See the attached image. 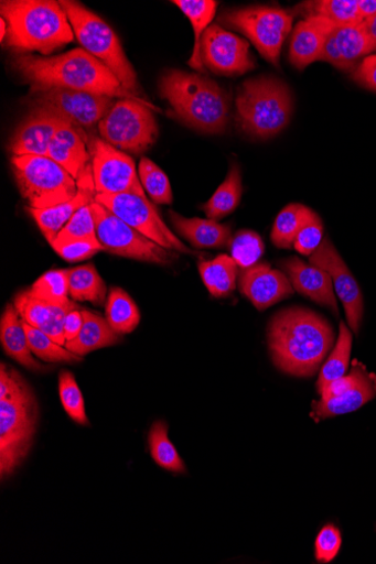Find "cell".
<instances>
[{"label": "cell", "mask_w": 376, "mask_h": 564, "mask_svg": "<svg viewBox=\"0 0 376 564\" xmlns=\"http://www.w3.org/2000/svg\"><path fill=\"white\" fill-rule=\"evenodd\" d=\"M172 3L184 13L194 30V46L189 66L204 75L206 69L201 57V42L205 31L216 17L218 2H213V0H173Z\"/></svg>", "instance_id": "28"}, {"label": "cell", "mask_w": 376, "mask_h": 564, "mask_svg": "<svg viewBox=\"0 0 376 564\" xmlns=\"http://www.w3.org/2000/svg\"><path fill=\"white\" fill-rule=\"evenodd\" d=\"M23 322V321H22ZM32 352L46 364H78L83 357L52 340L39 328L23 322Z\"/></svg>", "instance_id": "36"}, {"label": "cell", "mask_w": 376, "mask_h": 564, "mask_svg": "<svg viewBox=\"0 0 376 564\" xmlns=\"http://www.w3.org/2000/svg\"><path fill=\"white\" fill-rule=\"evenodd\" d=\"M31 94L34 96L33 107L61 115L80 131L98 127L117 100L110 96L61 87L31 90Z\"/></svg>", "instance_id": "13"}, {"label": "cell", "mask_w": 376, "mask_h": 564, "mask_svg": "<svg viewBox=\"0 0 376 564\" xmlns=\"http://www.w3.org/2000/svg\"><path fill=\"white\" fill-rule=\"evenodd\" d=\"M336 28L330 20L310 15L299 22L293 31L290 44V63L297 69H304L320 62L329 35Z\"/></svg>", "instance_id": "21"}, {"label": "cell", "mask_w": 376, "mask_h": 564, "mask_svg": "<svg viewBox=\"0 0 376 564\" xmlns=\"http://www.w3.org/2000/svg\"><path fill=\"white\" fill-rule=\"evenodd\" d=\"M88 139L86 131L66 123L53 137L47 158L63 166L78 182L92 169Z\"/></svg>", "instance_id": "22"}, {"label": "cell", "mask_w": 376, "mask_h": 564, "mask_svg": "<svg viewBox=\"0 0 376 564\" xmlns=\"http://www.w3.org/2000/svg\"><path fill=\"white\" fill-rule=\"evenodd\" d=\"M84 325L83 312L75 310L71 312L64 325L65 337L67 341L74 340L80 333Z\"/></svg>", "instance_id": "48"}, {"label": "cell", "mask_w": 376, "mask_h": 564, "mask_svg": "<svg viewBox=\"0 0 376 564\" xmlns=\"http://www.w3.org/2000/svg\"><path fill=\"white\" fill-rule=\"evenodd\" d=\"M324 240V225L320 217L314 213L299 231L293 248L303 256H310L318 249Z\"/></svg>", "instance_id": "45"}, {"label": "cell", "mask_w": 376, "mask_h": 564, "mask_svg": "<svg viewBox=\"0 0 376 564\" xmlns=\"http://www.w3.org/2000/svg\"><path fill=\"white\" fill-rule=\"evenodd\" d=\"M105 313L107 323L121 336L135 332L141 319L136 302L120 288L111 289Z\"/></svg>", "instance_id": "31"}, {"label": "cell", "mask_w": 376, "mask_h": 564, "mask_svg": "<svg viewBox=\"0 0 376 564\" xmlns=\"http://www.w3.org/2000/svg\"><path fill=\"white\" fill-rule=\"evenodd\" d=\"M84 325L79 335L65 347L72 352L85 356L94 350L117 345L121 335L117 334L103 317L88 311H82Z\"/></svg>", "instance_id": "26"}, {"label": "cell", "mask_w": 376, "mask_h": 564, "mask_svg": "<svg viewBox=\"0 0 376 564\" xmlns=\"http://www.w3.org/2000/svg\"><path fill=\"white\" fill-rule=\"evenodd\" d=\"M29 291L33 296L49 302L69 300V270H56L43 274Z\"/></svg>", "instance_id": "42"}, {"label": "cell", "mask_w": 376, "mask_h": 564, "mask_svg": "<svg viewBox=\"0 0 376 564\" xmlns=\"http://www.w3.org/2000/svg\"><path fill=\"white\" fill-rule=\"evenodd\" d=\"M96 237L104 250L121 258L141 262L168 265L178 259L174 250H169L150 240L126 224L103 204H90Z\"/></svg>", "instance_id": "10"}, {"label": "cell", "mask_w": 376, "mask_h": 564, "mask_svg": "<svg viewBox=\"0 0 376 564\" xmlns=\"http://www.w3.org/2000/svg\"><path fill=\"white\" fill-rule=\"evenodd\" d=\"M37 422V404L18 373L11 393L0 399V475L11 476L26 457Z\"/></svg>", "instance_id": "7"}, {"label": "cell", "mask_w": 376, "mask_h": 564, "mask_svg": "<svg viewBox=\"0 0 376 564\" xmlns=\"http://www.w3.org/2000/svg\"><path fill=\"white\" fill-rule=\"evenodd\" d=\"M293 14L280 8L249 7L227 11L224 25L241 32L268 63L279 67L282 46L293 25Z\"/></svg>", "instance_id": "9"}, {"label": "cell", "mask_w": 376, "mask_h": 564, "mask_svg": "<svg viewBox=\"0 0 376 564\" xmlns=\"http://www.w3.org/2000/svg\"><path fill=\"white\" fill-rule=\"evenodd\" d=\"M97 130L104 141L135 155L147 151L159 133L153 111L133 99H117Z\"/></svg>", "instance_id": "11"}, {"label": "cell", "mask_w": 376, "mask_h": 564, "mask_svg": "<svg viewBox=\"0 0 376 564\" xmlns=\"http://www.w3.org/2000/svg\"><path fill=\"white\" fill-rule=\"evenodd\" d=\"M313 214L314 212L303 204H289L276 219L271 234L275 246L281 249H291L299 231Z\"/></svg>", "instance_id": "34"}, {"label": "cell", "mask_w": 376, "mask_h": 564, "mask_svg": "<svg viewBox=\"0 0 376 564\" xmlns=\"http://www.w3.org/2000/svg\"><path fill=\"white\" fill-rule=\"evenodd\" d=\"M267 336L276 367L298 378L313 377L335 343L333 326L300 306L277 314L268 325Z\"/></svg>", "instance_id": "2"}, {"label": "cell", "mask_w": 376, "mask_h": 564, "mask_svg": "<svg viewBox=\"0 0 376 564\" xmlns=\"http://www.w3.org/2000/svg\"><path fill=\"white\" fill-rule=\"evenodd\" d=\"M0 340H2L7 354L14 361L32 371L44 370V367L32 356L23 322L13 304H8L2 322H0Z\"/></svg>", "instance_id": "25"}, {"label": "cell", "mask_w": 376, "mask_h": 564, "mask_svg": "<svg viewBox=\"0 0 376 564\" xmlns=\"http://www.w3.org/2000/svg\"><path fill=\"white\" fill-rule=\"evenodd\" d=\"M159 91L187 127L208 134L226 131L230 117L229 96L207 76L171 69L161 76Z\"/></svg>", "instance_id": "3"}, {"label": "cell", "mask_w": 376, "mask_h": 564, "mask_svg": "<svg viewBox=\"0 0 376 564\" xmlns=\"http://www.w3.org/2000/svg\"><path fill=\"white\" fill-rule=\"evenodd\" d=\"M198 271L204 285L214 297H225L237 286L239 268L232 256L219 254L217 259L201 262Z\"/></svg>", "instance_id": "29"}, {"label": "cell", "mask_w": 376, "mask_h": 564, "mask_svg": "<svg viewBox=\"0 0 376 564\" xmlns=\"http://www.w3.org/2000/svg\"><path fill=\"white\" fill-rule=\"evenodd\" d=\"M95 200L159 246L195 254L172 232L146 196L136 193L96 194Z\"/></svg>", "instance_id": "12"}, {"label": "cell", "mask_w": 376, "mask_h": 564, "mask_svg": "<svg viewBox=\"0 0 376 564\" xmlns=\"http://www.w3.org/2000/svg\"><path fill=\"white\" fill-rule=\"evenodd\" d=\"M241 195V173L239 166L233 164L225 182L204 204L203 210L207 219L219 221L232 215L237 209Z\"/></svg>", "instance_id": "30"}, {"label": "cell", "mask_w": 376, "mask_h": 564, "mask_svg": "<svg viewBox=\"0 0 376 564\" xmlns=\"http://www.w3.org/2000/svg\"><path fill=\"white\" fill-rule=\"evenodd\" d=\"M92 173L96 194L136 193L146 196L135 161L101 138H89Z\"/></svg>", "instance_id": "14"}, {"label": "cell", "mask_w": 376, "mask_h": 564, "mask_svg": "<svg viewBox=\"0 0 376 564\" xmlns=\"http://www.w3.org/2000/svg\"><path fill=\"white\" fill-rule=\"evenodd\" d=\"M66 123L71 122L61 115L44 108L33 107L29 116L17 128L10 142V151L15 158H47L53 137Z\"/></svg>", "instance_id": "17"}, {"label": "cell", "mask_w": 376, "mask_h": 564, "mask_svg": "<svg viewBox=\"0 0 376 564\" xmlns=\"http://www.w3.org/2000/svg\"><path fill=\"white\" fill-rule=\"evenodd\" d=\"M0 12L9 28L4 44L24 53L49 56L75 39L67 13L55 0H3Z\"/></svg>", "instance_id": "4"}, {"label": "cell", "mask_w": 376, "mask_h": 564, "mask_svg": "<svg viewBox=\"0 0 376 564\" xmlns=\"http://www.w3.org/2000/svg\"><path fill=\"white\" fill-rule=\"evenodd\" d=\"M201 57L205 69L222 76H239L255 68L247 40L211 24L201 42Z\"/></svg>", "instance_id": "15"}, {"label": "cell", "mask_w": 376, "mask_h": 564, "mask_svg": "<svg viewBox=\"0 0 376 564\" xmlns=\"http://www.w3.org/2000/svg\"><path fill=\"white\" fill-rule=\"evenodd\" d=\"M62 303L37 299L26 290L15 297L14 305L23 322L42 330L55 316Z\"/></svg>", "instance_id": "38"}, {"label": "cell", "mask_w": 376, "mask_h": 564, "mask_svg": "<svg viewBox=\"0 0 376 564\" xmlns=\"http://www.w3.org/2000/svg\"><path fill=\"white\" fill-rule=\"evenodd\" d=\"M175 230L197 249L227 248L233 239L232 228L218 221L200 218H184L175 212L170 213Z\"/></svg>", "instance_id": "24"}, {"label": "cell", "mask_w": 376, "mask_h": 564, "mask_svg": "<svg viewBox=\"0 0 376 564\" xmlns=\"http://www.w3.org/2000/svg\"><path fill=\"white\" fill-rule=\"evenodd\" d=\"M241 130L254 138L268 139L282 132L293 113V97L288 85L276 77L246 80L236 97Z\"/></svg>", "instance_id": "5"}, {"label": "cell", "mask_w": 376, "mask_h": 564, "mask_svg": "<svg viewBox=\"0 0 376 564\" xmlns=\"http://www.w3.org/2000/svg\"><path fill=\"white\" fill-rule=\"evenodd\" d=\"M352 344L353 335L348 327L341 322L337 344L332 351L329 361L324 367H322L316 382V390L320 395L331 383L346 375L350 367Z\"/></svg>", "instance_id": "33"}, {"label": "cell", "mask_w": 376, "mask_h": 564, "mask_svg": "<svg viewBox=\"0 0 376 564\" xmlns=\"http://www.w3.org/2000/svg\"><path fill=\"white\" fill-rule=\"evenodd\" d=\"M353 79L364 88L376 91V55L362 61L353 74Z\"/></svg>", "instance_id": "47"}, {"label": "cell", "mask_w": 376, "mask_h": 564, "mask_svg": "<svg viewBox=\"0 0 376 564\" xmlns=\"http://www.w3.org/2000/svg\"><path fill=\"white\" fill-rule=\"evenodd\" d=\"M12 66L31 85V90L61 87L116 99H133L161 113L158 107L128 91L109 68L83 47L56 57L20 55L13 59Z\"/></svg>", "instance_id": "1"}, {"label": "cell", "mask_w": 376, "mask_h": 564, "mask_svg": "<svg viewBox=\"0 0 376 564\" xmlns=\"http://www.w3.org/2000/svg\"><path fill=\"white\" fill-rule=\"evenodd\" d=\"M77 183L79 191L73 199L43 210L28 208L51 246L75 214L95 200L96 192L92 169Z\"/></svg>", "instance_id": "23"}, {"label": "cell", "mask_w": 376, "mask_h": 564, "mask_svg": "<svg viewBox=\"0 0 376 564\" xmlns=\"http://www.w3.org/2000/svg\"><path fill=\"white\" fill-rule=\"evenodd\" d=\"M330 36L339 56L341 70L353 69L361 59L375 51L361 24L336 26Z\"/></svg>", "instance_id": "27"}, {"label": "cell", "mask_w": 376, "mask_h": 564, "mask_svg": "<svg viewBox=\"0 0 376 564\" xmlns=\"http://www.w3.org/2000/svg\"><path fill=\"white\" fill-rule=\"evenodd\" d=\"M351 369L355 373V380L345 392L335 398L312 402L311 419L314 422L356 412L376 397V375L368 372L357 360Z\"/></svg>", "instance_id": "19"}, {"label": "cell", "mask_w": 376, "mask_h": 564, "mask_svg": "<svg viewBox=\"0 0 376 564\" xmlns=\"http://www.w3.org/2000/svg\"><path fill=\"white\" fill-rule=\"evenodd\" d=\"M281 269L289 278L293 289L320 305L330 307L339 317V305L331 275L312 264H307L298 258L286 260Z\"/></svg>", "instance_id": "20"}, {"label": "cell", "mask_w": 376, "mask_h": 564, "mask_svg": "<svg viewBox=\"0 0 376 564\" xmlns=\"http://www.w3.org/2000/svg\"><path fill=\"white\" fill-rule=\"evenodd\" d=\"M18 187L30 209L43 210L73 199L79 186L60 164L43 156H13Z\"/></svg>", "instance_id": "8"}, {"label": "cell", "mask_w": 376, "mask_h": 564, "mask_svg": "<svg viewBox=\"0 0 376 564\" xmlns=\"http://www.w3.org/2000/svg\"><path fill=\"white\" fill-rule=\"evenodd\" d=\"M78 42L93 57L109 68L130 93L142 97L137 73L109 24L74 0H62Z\"/></svg>", "instance_id": "6"}, {"label": "cell", "mask_w": 376, "mask_h": 564, "mask_svg": "<svg viewBox=\"0 0 376 564\" xmlns=\"http://www.w3.org/2000/svg\"><path fill=\"white\" fill-rule=\"evenodd\" d=\"M238 283L241 293L259 312L293 294V286L287 274L273 270L267 263L243 270Z\"/></svg>", "instance_id": "18"}, {"label": "cell", "mask_w": 376, "mask_h": 564, "mask_svg": "<svg viewBox=\"0 0 376 564\" xmlns=\"http://www.w3.org/2000/svg\"><path fill=\"white\" fill-rule=\"evenodd\" d=\"M0 26H2V35H0V41L4 44L6 39L8 36L9 28L7 21L2 18L0 19Z\"/></svg>", "instance_id": "51"}, {"label": "cell", "mask_w": 376, "mask_h": 564, "mask_svg": "<svg viewBox=\"0 0 376 564\" xmlns=\"http://www.w3.org/2000/svg\"><path fill=\"white\" fill-rule=\"evenodd\" d=\"M53 249H55L65 261L71 263L88 260L98 251L104 250L100 245L92 242H74Z\"/></svg>", "instance_id": "46"}, {"label": "cell", "mask_w": 376, "mask_h": 564, "mask_svg": "<svg viewBox=\"0 0 376 564\" xmlns=\"http://www.w3.org/2000/svg\"><path fill=\"white\" fill-rule=\"evenodd\" d=\"M139 177L143 189L157 204H172L173 191L168 175L153 162L143 158L139 164Z\"/></svg>", "instance_id": "40"}, {"label": "cell", "mask_w": 376, "mask_h": 564, "mask_svg": "<svg viewBox=\"0 0 376 564\" xmlns=\"http://www.w3.org/2000/svg\"><path fill=\"white\" fill-rule=\"evenodd\" d=\"M361 25L376 51V15L363 21Z\"/></svg>", "instance_id": "50"}, {"label": "cell", "mask_w": 376, "mask_h": 564, "mask_svg": "<svg viewBox=\"0 0 376 564\" xmlns=\"http://www.w3.org/2000/svg\"><path fill=\"white\" fill-rule=\"evenodd\" d=\"M309 261L331 275L335 291L344 305L350 328L358 335L364 314L363 294L332 241L324 238Z\"/></svg>", "instance_id": "16"}, {"label": "cell", "mask_w": 376, "mask_h": 564, "mask_svg": "<svg viewBox=\"0 0 376 564\" xmlns=\"http://www.w3.org/2000/svg\"><path fill=\"white\" fill-rule=\"evenodd\" d=\"M342 533L334 524L320 530L314 542V557L318 563H331L342 549Z\"/></svg>", "instance_id": "44"}, {"label": "cell", "mask_w": 376, "mask_h": 564, "mask_svg": "<svg viewBox=\"0 0 376 564\" xmlns=\"http://www.w3.org/2000/svg\"><path fill=\"white\" fill-rule=\"evenodd\" d=\"M107 288L93 264L69 270V295L74 301L103 305Z\"/></svg>", "instance_id": "35"}, {"label": "cell", "mask_w": 376, "mask_h": 564, "mask_svg": "<svg viewBox=\"0 0 376 564\" xmlns=\"http://www.w3.org/2000/svg\"><path fill=\"white\" fill-rule=\"evenodd\" d=\"M308 15H319L330 20L336 26L358 25L363 23L358 10V0H320L305 3Z\"/></svg>", "instance_id": "37"}, {"label": "cell", "mask_w": 376, "mask_h": 564, "mask_svg": "<svg viewBox=\"0 0 376 564\" xmlns=\"http://www.w3.org/2000/svg\"><path fill=\"white\" fill-rule=\"evenodd\" d=\"M229 247L232 258L241 271L258 264L265 251L261 237L250 230L237 232L232 239Z\"/></svg>", "instance_id": "41"}, {"label": "cell", "mask_w": 376, "mask_h": 564, "mask_svg": "<svg viewBox=\"0 0 376 564\" xmlns=\"http://www.w3.org/2000/svg\"><path fill=\"white\" fill-rule=\"evenodd\" d=\"M92 204V203H90ZM90 204L75 214L71 221L58 235L52 248L66 246L74 242H92L100 245L96 237L95 223Z\"/></svg>", "instance_id": "39"}, {"label": "cell", "mask_w": 376, "mask_h": 564, "mask_svg": "<svg viewBox=\"0 0 376 564\" xmlns=\"http://www.w3.org/2000/svg\"><path fill=\"white\" fill-rule=\"evenodd\" d=\"M149 448L154 463L170 473L186 474L184 460L169 437V425L165 422H155L149 432Z\"/></svg>", "instance_id": "32"}, {"label": "cell", "mask_w": 376, "mask_h": 564, "mask_svg": "<svg viewBox=\"0 0 376 564\" xmlns=\"http://www.w3.org/2000/svg\"><path fill=\"white\" fill-rule=\"evenodd\" d=\"M60 394L68 416L82 426L89 425L82 391L69 371H63L60 376Z\"/></svg>", "instance_id": "43"}, {"label": "cell", "mask_w": 376, "mask_h": 564, "mask_svg": "<svg viewBox=\"0 0 376 564\" xmlns=\"http://www.w3.org/2000/svg\"><path fill=\"white\" fill-rule=\"evenodd\" d=\"M358 10L365 21L376 15V0H358Z\"/></svg>", "instance_id": "49"}]
</instances>
